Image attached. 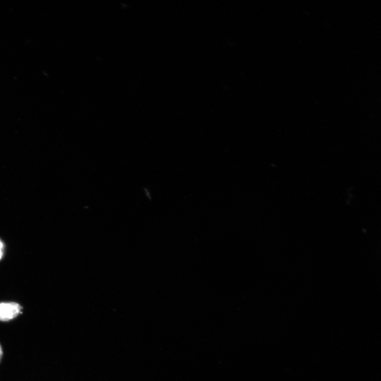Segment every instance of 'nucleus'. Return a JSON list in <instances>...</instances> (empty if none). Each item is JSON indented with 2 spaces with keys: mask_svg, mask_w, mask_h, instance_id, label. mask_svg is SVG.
<instances>
[{
  "mask_svg": "<svg viewBox=\"0 0 381 381\" xmlns=\"http://www.w3.org/2000/svg\"><path fill=\"white\" fill-rule=\"evenodd\" d=\"M22 307L15 303H0V321H8L21 314Z\"/></svg>",
  "mask_w": 381,
  "mask_h": 381,
  "instance_id": "obj_1",
  "label": "nucleus"
},
{
  "mask_svg": "<svg viewBox=\"0 0 381 381\" xmlns=\"http://www.w3.org/2000/svg\"><path fill=\"white\" fill-rule=\"evenodd\" d=\"M4 250V244L1 240H0V260L3 257Z\"/></svg>",
  "mask_w": 381,
  "mask_h": 381,
  "instance_id": "obj_2",
  "label": "nucleus"
},
{
  "mask_svg": "<svg viewBox=\"0 0 381 381\" xmlns=\"http://www.w3.org/2000/svg\"><path fill=\"white\" fill-rule=\"evenodd\" d=\"M3 356V350L1 345H0V361H1L2 359Z\"/></svg>",
  "mask_w": 381,
  "mask_h": 381,
  "instance_id": "obj_3",
  "label": "nucleus"
}]
</instances>
